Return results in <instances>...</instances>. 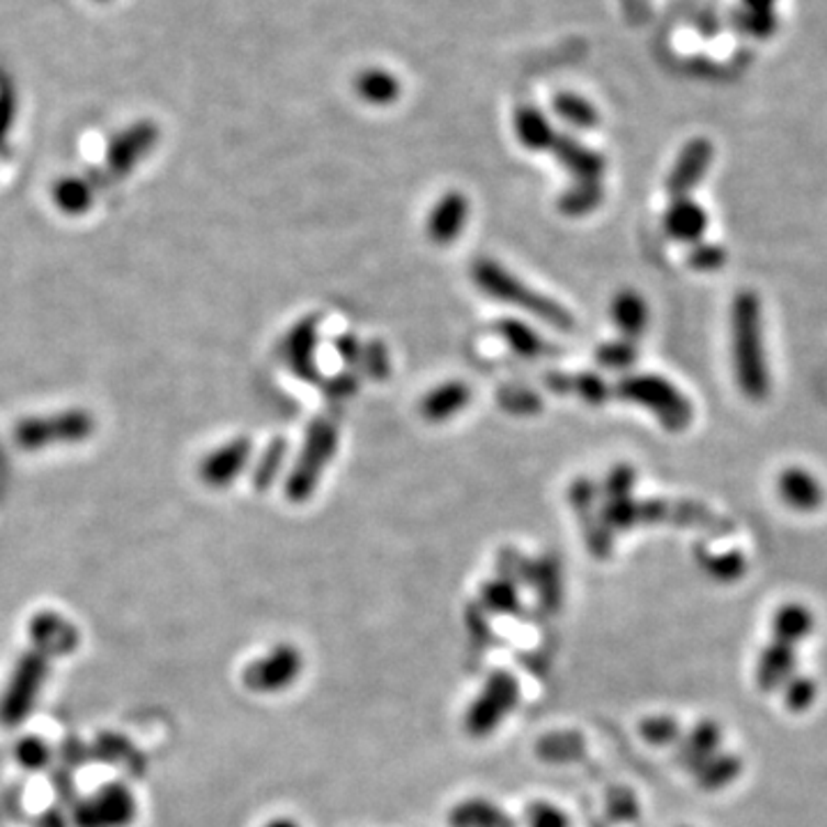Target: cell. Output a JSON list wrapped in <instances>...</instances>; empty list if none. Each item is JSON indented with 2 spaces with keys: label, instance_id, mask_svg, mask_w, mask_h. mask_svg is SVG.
Here are the masks:
<instances>
[{
  "label": "cell",
  "instance_id": "6da1fadb",
  "mask_svg": "<svg viewBox=\"0 0 827 827\" xmlns=\"http://www.w3.org/2000/svg\"><path fill=\"white\" fill-rule=\"evenodd\" d=\"M731 347L734 372L740 391L751 400H763L770 391L765 345H763V317L757 292L742 290L736 294L731 306Z\"/></svg>",
  "mask_w": 827,
  "mask_h": 827
},
{
  "label": "cell",
  "instance_id": "7a4b0ae2",
  "mask_svg": "<svg viewBox=\"0 0 827 827\" xmlns=\"http://www.w3.org/2000/svg\"><path fill=\"white\" fill-rule=\"evenodd\" d=\"M471 279L488 297L496 299V302L517 306L543 320L549 327H555L559 332H570L574 327L572 313L568 309H563L555 299L545 297L543 292L529 288L524 281H519L515 273H511L506 267H501L490 258H479L471 265Z\"/></svg>",
  "mask_w": 827,
  "mask_h": 827
},
{
  "label": "cell",
  "instance_id": "3957f363",
  "mask_svg": "<svg viewBox=\"0 0 827 827\" xmlns=\"http://www.w3.org/2000/svg\"><path fill=\"white\" fill-rule=\"evenodd\" d=\"M94 416L83 407H67L48 414L23 416L14 423L12 442L19 450L37 454V450L83 444L94 435Z\"/></svg>",
  "mask_w": 827,
  "mask_h": 827
},
{
  "label": "cell",
  "instance_id": "277c9868",
  "mask_svg": "<svg viewBox=\"0 0 827 827\" xmlns=\"http://www.w3.org/2000/svg\"><path fill=\"white\" fill-rule=\"evenodd\" d=\"M338 448V425L334 418L317 416L311 421L302 450L286 479V496L292 504H304L320 485L324 469L332 462Z\"/></svg>",
  "mask_w": 827,
  "mask_h": 827
},
{
  "label": "cell",
  "instance_id": "5b68a950",
  "mask_svg": "<svg viewBox=\"0 0 827 827\" xmlns=\"http://www.w3.org/2000/svg\"><path fill=\"white\" fill-rule=\"evenodd\" d=\"M616 393L648 410L669 433L685 431L694 418L690 400L660 375H628L618 382Z\"/></svg>",
  "mask_w": 827,
  "mask_h": 827
},
{
  "label": "cell",
  "instance_id": "8992f818",
  "mask_svg": "<svg viewBox=\"0 0 827 827\" xmlns=\"http://www.w3.org/2000/svg\"><path fill=\"white\" fill-rule=\"evenodd\" d=\"M48 671H52V658L35 648L19 658L3 694H0V724L14 729L31 717L46 685Z\"/></svg>",
  "mask_w": 827,
  "mask_h": 827
},
{
  "label": "cell",
  "instance_id": "52a82bcc",
  "mask_svg": "<svg viewBox=\"0 0 827 827\" xmlns=\"http://www.w3.org/2000/svg\"><path fill=\"white\" fill-rule=\"evenodd\" d=\"M136 814L134 791L122 782H109L74 802L69 823L71 827H130Z\"/></svg>",
  "mask_w": 827,
  "mask_h": 827
},
{
  "label": "cell",
  "instance_id": "ba28073f",
  "mask_svg": "<svg viewBox=\"0 0 827 827\" xmlns=\"http://www.w3.org/2000/svg\"><path fill=\"white\" fill-rule=\"evenodd\" d=\"M159 143V127L153 120H138L130 127L118 132L107 149H104V164L99 166L104 172L109 187H115L118 182L127 180L130 175L141 166V161L153 155V149Z\"/></svg>",
  "mask_w": 827,
  "mask_h": 827
},
{
  "label": "cell",
  "instance_id": "9c48e42d",
  "mask_svg": "<svg viewBox=\"0 0 827 827\" xmlns=\"http://www.w3.org/2000/svg\"><path fill=\"white\" fill-rule=\"evenodd\" d=\"M519 699V685L513 675L504 669H496L488 675V681L476 696L473 704L467 711L465 729L473 738L490 736L496 726L506 719L511 711H515Z\"/></svg>",
  "mask_w": 827,
  "mask_h": 827
},
{
  "label": "cell",
  "instance_id": "30bf717a",
  "mask_svg": "<svg viewBox=\"0 0 827 827\" xmlns=\"http://www.w3.org/2000/svg\"><path fill=\"white\" fill-rule=\"evenodd\" d=\"M302 669H304V658L302 653H299V648L290 644H279L276 648H271L267 656L250 662L244 669L242 679L250 692L269 694V692H281L290 688L299 679Z\"/></svg>",
  "mask_w": 827,
  "mask_h": 827
},
{
  "label": "cell",
  "instance_id": "8fae6325",
  "mask_svg": "<svg viewBox=\"0 0 827 827\" xmlns=\"http://www.w3.org/2000/svg\"><path fill=\"white\" fill-rule=\"evenodd\" d=\"M109 189L102 168H90L79 175H63L52 185V203L65 216H83L94 208L99 191Z\"/></svg>",
  "mask_w": 827,
  "mask_h": 827
},
{
  "label": "cell",
  "instance_id": "7c38bea8",
  "mask_svg": "<svg viewBox=\"0 0 827 827\" xmlns=\"http://www.w3.org/2000/svg\"><path fill=\"white\" fill-rule=\"evenodd\" d=\"M29 637L35 650L46 658H65L77 653L81 644L79 628L58 612H37L29 623Z\"/></svg>",
  "mask_w": 827,
  "mask_h": 827
},
{
  "label": "cell",
  "instance_id": "4fadbf2b",
  "mask_svg": "<svg viewBox=\"0 0 827 827\" xmlns=\"http://www.w3.org/2000/svg\"><path fill=\"white\" fill-rule=\"evenodd\" d=\"M250 450H254V446H250L248 437H235L223 446H216L212 454L200 460L198 479L214 490L233 485L237 476L248 467Z\"/></svg>",
  "mask_w": 827,
  "mask_h": 827
},
{
  "label": "cell",
  "instance_id": "5bb4252c",
  "mask_svg": "<svg viewBox=\"0 0 827 827\" xmlns=\"http://www.w3.org/2000/svg\"><path fill=\"white\" fill-rule=\"evenodd\" d=\"M713 155L715 149L708 138H692L690 143H685L667 178V193L673 200L690 198V193L706 178Z\"/></svg>",
  "mask_w": 827,
  "mask_h": 827
},
{
  "label": "cell",
  "instance_id": "9a60e30c",
  "mask_svg": "<svg viewBox=\"0 0 827 827\" xmlns=\"http://www.w3.org/2000/svg\"><path fill=\"white\" fill-rule=\"evenodd\" d=\"M317 343H320V317L309 315L299 320L283 343V357L288 361V368L297 375L302 382H320L317 370Z\"/></svg>",
  "mask_w": 827,
  "mask_h": 827
},
{
  "label": "cell",
  "instance_id": "2e32d148",
  "mask_svg": "<svg viewBox=\"0 0 827 827\" xmlns=\"http://www.w3.org/2000/svg\"><path fill=\"white\" fill-rule=\"evenodd\" d=\"M469 219V200L460 191H448L437 200L428 216V237L437 246L454 244L462 233Z\"/></svg>",
  "mask_w": 827,
  "mask_h": 827
},
{
  "label": "cell",
  "instance_id": "e0dca14e",
  "mask_svg": "<svg viewBox=\"0 0 827 827\" xmlns=\"http://www.w3.org/2000/svg\"><path fill=\"white\" fill-rule=\"evenodd\" d=\"M549 153H555L557 161L572 175L574 182H600L605 175V159L600 153H593L578 138L557 136Z\"/></svg>",
  "mask_w": 827,
  "mask_h": 827
},
{
  "label": "cell",
  "instance_id": "ac0fdd59",
  "mask_svg": "<svg viewBox=\"0 0 827 827\" xmlns=\"http://www.w3.org/2000/svg\"><path fill=\"white\" fill-rule=\"evenodd\" d=\"M664 231L675 242L699 244L708 231V214L692 198H679L664 214Z\"/></svg>",
  "mask_w": 827,
  "mask_h": 827
},
{
  "label": "cell",
  "instance_id": "d6986e66",
  "mask_svg": "<svg viewBox=\"0 0 827 827\" xmlns=\"http://www.w3.org/2000/svg\"><path fill=\"white\" fill-rule=\"evenodd\" d=\"M776 490L786 506L800 513H812L823 504V488L816 476L802 467H789L780 473Z\"/></svg>",
  "mask_w": 827,
  "mask_h": 827
},
{
  "label": "cell",
  "instance_id": "ffe728a7",
  "mask_svg": "<svg viewBox=\"0 0 827 827\" xmlns=\"http://www.w3.org/2000/svg\"><path fill=\"white\" fill-rule=\"evenodd\" d=\"M795 662L797 656L793 646L772 641L759 658L757 683L765 692L782 690L791 681V675H795Z\"/></svg>",
  "mask_w": 827,
  "mask_h": 827
},
{
  "label": "cell",
  "instance_id": "44dd1931",
  "mask_svg": "<svg viewBox=\"0 0 827 827\" xmlns=\"http://www.w3.org/2000/svg\"><path fill=\"white\" fill-rule=\"evenodd\" d=\"M471 400V389L465 382H446L421 400V416L431 423H442L460 414Z\"/></svg>",
  "mask_w": 827,
  "mask_h": 827
},
{
  "label": "cell",
  "instance_id": "7402d4cb",
  "mask_svg": "<svg viewBox=\"0 0 827 827\" xmlns=\"http://www.w3.org/2000/svg\"><path fill=\"white\" fill-rule=\"evenodd\" d=\"M722 745V731L713 722H701L694 726L692 734L685 736V742L679 747V761L683 768L699 772L704 768Z\"/></svg>",
  "mask_w": 827,
  "mask_h": 827
},
{
  "label": "cell",
  "instance_id": "603a6c76",
  "mask_svg": "<svg viewBox=\"0 0 827 827\" xmlns=\"http://www.w3.org/2000/svg\"><path fill=\"white\" fill-rule=\"evenodd\" d=\"M496 334L506 340L515 355L524 359H540L555 353V347H549V343L538 332L515 317H501L496 322Z\"/></svg>",
  "mask_w": 827,
  "mask_h": 827
},
{
  "label": "cell",
  "instance_id": "cb8c5ba5",
  "mask_svg": "<svg viewBox=\"0 0 827 827\" xmlns=\"http://www.w3.org/2000/svg\"><path fill=\"white\" fill-rule=\"evenodd\" d=\"M450 827H517L515 818L490 800L471 797L448 814Z\"/></svg>",
  "mask_w": 827,
  "mask_h": 827
},
{
  "label": "cell",
  "instance_id": "d4e9b609",
  "mask_svg": "<svg viewBox=\"0 0 827 827\" xmlns=\"http://www.w3.org/2000/svg\"><path fill=\"white\" fill-rule=\"evenodd\" d=\"M612 317L625 340H637L648 327V306L635 290H621L612 302Z\"/></svg>",
  "mask_w": 827,
  "mask_h": 827
},
{
  "label": "cell",
  "instance_id": "484cf974",
  "mask_svg": "<svg viewBox=\"0 0 827 827\" xmlns=\"http://www.w3.org/2000/svg\"><path fill=\"white\" fill-rule=\"evenodd\" d=\"M515 136L517 141L532 149V153H545V149H551L557 141V132L551 130L549 120L536 109V107H519L515 111Z\"/></svg>",
  "mask_w": 827,
  "mask_h": 827
},
{
  "label": "cell",
  "instance_id": "4316f807",
  "mask_svg": "<svg viewBox=\"0 0 827 827\" xmlns=\"http://www.w3.org/2000/svg\"><path fill=\"white\" fill-rule=\"evenodd\" d=\"M812 633H814V614L809 607L800 603L784 605L772 618V635H774V641H780V644L795 648V644L807 639Z\"/></svg>",
  "mask_w": 827,
  "mask_h": 827
},
{
  "label": "cell",
  "instance_id": "83f0119b",
  "mask_svg": "<svg viewBox=\"0 0 827 827\" xmlns=\"http://www.w3.org/2000/svg\"><path fill=\"white\" fill-rule=\"evenodd\" d=\"M355 88L364 102L372 107H389L400 97V81L391 71L380 67L364 69L355 81Z\"/></svg>",
  "mask_w": 827,
  "mask_h": 827
},
{
  "label": "cell",
  "instance_id": "f1b7e54d",
  "mask_svg": "<svg viewBox=\"0 0 827 827\" xmlns=\"http://www.w3.org/2000/svg\"><path fill=\"white\" fill-rule=\"evenodd\" d=\"M286 456H288V442L283 437H273L258 456L254 471H250V485L260 492L269 490L276 481V476H279L283 469Z\"/></svg>",
  "mask_w": 827,
  "mask_h": 827
},
{
  "label": "cell",
  "instance_id": "f546056e",
  "mask_svg": "<svg viewBox=\"0 0 827 827\" xmlns=\"http://www.w3.org/2000/svg\"><path fill=\"white\" fill-rule=\"evenodd\" d=\"M538 757L549 763H568V761H578L584 757L586 742L580 734H549L538 742Z\"/></svg>",
  "mask_w": 827,
  "mask_h": 827
},
{
  "label": "cell",
  "instance_id": "4dcf8cb0",
  "mask_svg": "<svg viewBox=\"0 0 827 827\" xmlns=\"http://www.w3.org/2000/svg\"><path fill=\"white\" fill-rule=\"evenodd\" d=\"M532 584L536 586L540 603L547 610H557L561 603V566L555 557H543L540 561H534V574Z\"/></svg>",
  "mask_w": 827,
  "mask_h": 827
},
{
  "label": "cell",
  "instance_id": "1f68e13d",
  "mask_svg": "<svg viewBox=\"0 0 827 827\" xmlns=\"http://www.w3.org/2000/svg\"><path fill=\"white\" fill-rule=\"evenodd\" d=\"M603 185L600 182H574L559 198V210L566 216H584L603 203Z\"/></svg>",
  "mask_w": 827,
  "mask_h": 827
},
{
  "label": "cell",
  "instance_id": "d6a6232c",
  "mask_svg": "<svg viewBox=\"0 0 827 827\" xmlns=\"http://www.w3.org/2000/svg\"><path fill=\"white\" fill-rule=\"evenodd\" d=\"M555 113L570 124V127L578 130H593L600 122L597 109L589 102V99L572 94V92H561L555 97Z\"/></svg>",
  "mask_w": 827,
  "mask_h": 827
},
{
  "label": "cell",
  "instance_id": "836d02e7",
  "mask_svg": "<svg viewBox=\"0 0 827 827\" xmlns=\"http://www.w3.org/2000/svg\"><path fill=\"white\" fill-rule=\"evenodd\" d=\"M742 770V763L734 755H715L704 768L699 770V784L704 789H722L726 784H731L738 780V774Z\"/></svg>",
  "mask_w": 827,
  "mask_h": 827
},
{
  "label": "cell",
  "instance_id": "e575fe53",
  "mask_svg": "<svg viewBox=\"0 0 827 827\" xmlns=\"http://www.w3.org/2000/svg\"><path fill=\"white\" fill-rule=\"evenodd\" d=\"M97 751V759L104 761V763H113V765H130V770H134L136 774H141V770L134 765V759L141 761L138 751H134V747L120 738L118 734H102V738H99L92 747Z\"/></svg>",
  "mask_w": 827,
  "mask_h": 827
},
{
  "label": "cell",
  "instance_id": "d590c367",
  "mask_svg": "<svg viewBox=\"0 0 827 827\" xmlns=\"http://www.w3.org/2000/svg\"><path fill=\"white\" fill-rule=\"evenodd\" d=\"M603 522L610 526L612 534L623 532V529H633L635 524H639V504L633 499V494L625 496H607V504L600 513Z\"/></svg>",
  "mask_w": 827,
  "mask_h": 827
},
{
  "label": "cell",
  "instance_id": "8d00e7d4",
  "mask_svg": "<svg viewBox=\"0 0 827 827\" xmlns=\"http://www.w3.org/2000/svg\"><path fill=\"white\" fill-rule=\"evenodd\" d=\"M14 759L16 763L23 768V770H31V772H37V770H44L52 765V759H54V751L52 747H48V742L40 736H26V738H19L16 745H14Z\"/></svg>",
  "mask_w": 827,
  "mask_h": 827
},
{
  "label": "cell",
  "instance_id": "74e56055",
  "mask_svg": "<svg viewBox=\"0 0 827 827\" xmlns=\"http://www.w3.org/2000/svg\"><path fill=\"white\" fill-rule=\"evenodd\" d=\"M641 738L650 745L658 747H669L673 742H679L683 738L681 724L675 722L671 715H650L639 724Z\"/></svg>",
  "mask_w": 827,
  "mask_h": 827
},
{
  "label": "cell",
  "instance_id": "f35d334b",
  "mask_svg": "<svg viewBox=\"0 0 827 827\" xmlns=\"http://www.w3.org/2000/svg\"><path fill=\"white\" fill-rule=\"evenodd\" d=\"M499 403L501 407H504L506 412L511 414H517V416H529V414H538L543 410V400L536 391L526 389V387H504L499 391Z\"/></svg>",
  "mask_w": 827,
  "mask_h": 827
},
{
  "label": "cell",
  "instance_id": "ab89813d",
  "mask_svg": "<svg viewBox=\"0 0 827 827\" xmlns=\"http://www.w3.org/2000/svg\"><path fill=\"white\" fill-rule=\"evenodd\" d=\"M597 364L610 370H628L637 361V345L633 340H612L597 347Z\"/></svg>",
  "mask_w": 827,
  "mask_h": 827
},
{
  "label": "cell",
  "instance_id": "60d3db41",
  "mask_svg": "<svg viewBox=\"0 0 827 827\" xmlns=\"http://www.w3.org/2000/svg\"><path fill=\"white\" fill-rule=\"evenodd\" d=\"M483 605L490 612L515 614L517 612V586L509 580H492L483 586Z\"/></svg>",
  "mask_w": 827,
  "mask_h": 827
},
{
  "label": "cell",
  "instance_id": "b9f144b4",
  "mask_svg": "<svg viewBox=\"0 0 827 827\" xmlns=\"http://www.w3.org/2000/svg\"><path fill=\"white\" fill-rule=\"evenodd\" d=\"M366 378L382 382L391 375V359H389V349L380 340H370L368 345L361 347V359L357 364Z\"/></svg>",
  "mask_w": 827,
  "mask_h": 827
},
{
  "label": "cell",
  "instance_id": "7bdbcfd3",
  "mask_svg": "<svg viewBox=\"0 0 827 827\" xmlns=\"http://www.w3.org/2000/svg\"><path fill=\"white\" fill-rule=\"evenodd\" d=\"M704 563H706V568H708L713 578L719 580V582H734V580L742 578L745 570H747V561H745L740 551H724V555H713Z\"/></svg>",
  "mask_w": 827,
  "mask_h": 827
},
{
  "label": "cell",
  "instance_id": "ee69618b",
  "mask_svg": "<svg viewBox=\"0 0 827 827\" xmlns=\"http://www.w3.org/2000/svg\"><path fill=\"white\" fill-rule=\"evenodd\" d=\"M782 690H784L786 706L795 713L807 711L814 704L816 692H818L814 679H807V675H800V673L791 675V681Z\"/></svg>",
  "mask_w": 827,
  "mask_h": 827
},
{
  "label": "cell",
  "instance_id": "f6af8a7d",
  "mask_svg": "<svg viewBox=\"0 0 827 827\" xmlns=\"http://www.w3.org/2000/svg\"><path fill=\"white\" fill-rule=\"evenodd\" d=\"M570 393H578L582 400H586L589 405H595V407L605 405L607 398H610V389H607L605 380L595 372L574 375L572 384H570Z\"/></svg>",
  "mask_w": 827,
  "mask_h": 827
},
{
  "label": "cell",
  "instance_id": "bcb514c9",
  "mask_svg": "<svg viewBox=\"0 0 827 827\" xmlns=\"http://www.w3.org/2000/svg\"><path fill=\"white\" fill-rule=\"evenodd\" d=\"M688 262H690V267H694L699 271H715V269L724 267L726 250L719 244L699 242V244H692L690 254H688Z\"/></svg>",
  "mask_w": 827,
  "mask_h": 827
},
{
  "label": "cell",
  "instance_id": "7dc6e473",
  "mask_svg": "<svg viewBox=\"0 0 827 827\" xmlns=\"http://www.w3.org/2000/svg\"><path fill=\"white\" fill-rule=\"evenodd\" d=\"M776 12H751L745 10L740 16V26L745 33L757 40H768L776 33Z\"/></svg>",
  "mask_w": 827,
  "mask_h": 827
},
{
  "label": "cell",
  "instance_id": "c3c4849f",
  "mask_svg": "<svg viewBox=\"0 0 827 827\" xmlns=\"http://www.w3.org/2000/svg\"><path fill=\"white\" fill-rule=\"evenodd\" d=\"M607 812L610 818L616 823H630L639 816L637 800L628 789H614L607 800Z\"/></svg>",
  "mask_w": 827,
  "mask_h": 827
},
{
  "label": "cell",
  "instance_id": "681fc988",
  "mask_svg": "<svg viewBox=\"0 0 827 827\" xmlns=\"http://www.w3.org/2000/svg\"><path fill=\"white\" fill-rule=\"evenodd\" d=\"M16 118V94L10 83L0 86V153H8V136Z\"/></svg>",
  "mask_w": 827,
  "mask_h": 827
},
{
  "label": "cell",
  "instance_id": "f907efd6",
  "mask_svg": "<svg viewBox=\"0 0 827 827\" xmlns=\"http://www.w3.org/2000/svg\"><path fill=\"white\" fill-rule=\"evenodd\" d=\"M526 820H529V827H570L568 816L547 802H536L526 809Z\"/></svg>",
  "mask_w": 827,
  "mask_h": 827
},
{
  "label": "cell",
  "instance_id": "816d5d0a",
  "mask_svg": "<svg viewBox=\"0 0 827 827\" xmlns=\"http://www.w3.org/2000/svg\"><path fill=\"white\" fill-rule=\"evenodd\" d=\"M359 382H361L359 380V372L345 370L340 375H334L332 380L324 382L322 391H324V395L332 398V400H345V398L355 395L359 391Z\"/></svg>",
  "mask_w": 827,
  "mask_h": 827
},
{
  "label": "cell",
  "instance_id": "f5cc1de1",
  "mask_svg": "<svg viewBox=\"0 0 827 827\" xmlns=\"http://www.w3.org/2000/svg\"><path fill=\"white\" fill-rule=\"evenodd\" d=\"M637 483V473L630 465H618L610 471L607 481H605V492L607 496H625L633 494V488Z\"/></svg>",
  "mask_w": 827,
  "mask_h": 827
},
{
  "label": "cell",
  "instance_id": "db71d44e",
  "mask_svg": "<svg viewBox=\"0 0 827 827\" xmlns=\"http://www.w3.org/2000/svg\"><path fill=\"white\" fill-rule=\"evenodd\" d=\"M361 340L355 334H343L336 338V353L347 366H357L361 359Z\"/></svg>",
  "mask_w": 827,
  "mask_h": 827
},
{
  "label": "cell",
  "instance_id": "11a10c76",
  "mask_svg": "<svg viewBox=\"0 0 827 827\" xmlns=\"http://www.w3.org/2000/svg\"><path fill=\"white\" fill-rule=\"evenodd\" d=\"M52 782H54V789L60 795V800L71 802V805L79 800L77 793H74V791H77V784H74V772L71 770H58L52 776Z\"/></svg>",
  "mask_w": 827,
  "mask_h": 827
},
{
  "label": "cell",
  "instance_id": "9f6ffc18",
  "mask_svg": "<svg viewBox=\"0 0 827 827\" xmlns=\"http://www.w3.org/2000/svg\"><path fill=\"white\" fill-rule=\"evenodd\" d=\"M71 823L63 814V807H52L37 818V827H69Z\"/></svg>",
  "mask_w": 827,
  "mask_h": 827
},
{
  "label": "cell",
  "instance_id": "6f0895ef",
  "mask_svg": "<svg viewBox=\"0 0 827 827\" xmlns=\"http://www.w3.org/2000/svg\"><path fill=\"white\" fill-rule=\"evenodd\" d=\"M545 384H547L549 391H555V393H570L572 378L566 372H551L545 378Z\"/></svg>",
  "mask_w": 827,
  "mask_h": 827
},
{
  "label": "cell",
  "instance_id": "680465c9",
  "mask_svg": "<svg viewBox=\"0 0 827 827\" xmlns=\"http://www.w3.org/2000/svg\"><path fill=\"white\" fill-rule=\"evenodd\" d=\"M742 3H745V10H751V12H774L776 0H742Z\"/></svg>",
  "mask_w": 827,
  "mask_h": 827
},
{
  "label": "cell",
  "instance_id": "91938a15",
  "mask_svg": "<svg viewBox=\"0 0 827 827\" xmlns=\"http://www.w3.org/2000/svg\"><path fill=\"white\" fill-rule=\"evenodd\" d=\"M265 827H299V825L294 820H290V818H273Z\"/></svg>",
  "mask_w": 827,
  "mask_h": 827
}]
</instances>
